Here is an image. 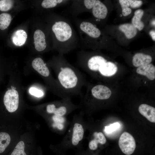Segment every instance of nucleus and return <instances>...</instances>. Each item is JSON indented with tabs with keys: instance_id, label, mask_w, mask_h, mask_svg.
<instances>
[{
	"instance_id": "nucleus-13",
	"label": "nucleus",
	"mask_w": 155,
	"mask_h": 155,
	"mask_svg": "<svg viewBox=\"0 0 155 155\" xmlns=\"http://www.w3.org/2000/svg\"><path fill=\"white\" fill-rule=\"evenodd\" d=\"M136 71L138 74L146 76L150 80L155 78V67L152 64L139 67Z\"/></svg>"
},
{
	"instance_id": "nucleus-25",
	"label": "nucleus",
	"mask_w": 155,
	"mask_h": 155,
	"mask_svg": "<svg viewBox=\"0 0 155 155\" xmlns=\"http://www.w3.org/2000/svg\"><path fill=\"white\" fill-rule=\"evenodd\" d=\"M13 1L11 0H0V10L6 11L11 9L13 7Z\"/></svg>"
},
{
	"instance_id": "nucleus-4",
	"label": "nucleus",
	"mask_w": 155,
	"mask_h": 155,
	"mask_svg": "<svg viewBox=\"0 0 155 155\" xmlns=\"http://www.w3.org/2000/svg\"><path fill=\"white\" fill-rule=\"evenodd\" d=\"M96 0H73L69 11L73 17L91 10Z\"/></svg>"
},
{
	"instance_id": "nucleus-9",
	"label": "nucleus",
	"mask_w": 155,
	"mask_h": 155,
	"mask_svg": "<svg viewBox=\"0 0 155 155\" xmlns=\"http://www.w3.org/2000/svg\"><path fill=\"white\" fill-rule=\"evenodd\" d=\"M33 68L40 74L45 77H48L50 75V71L43 60L40 57L35 59L32 62Z\"/></svg>"
},
{
	"instance_id": "nucleus-10",
	"label": "nucleus",
	"mask_w": 155,
	"mask_h": 155,
	"mask_svg": "<svg viewBox=\"0 0 155 155\" xmlns=\"http://www.w3.org/2000/svg\"><path fill=\"white\" fill-rule=\"evenodd\" d=\"M117 70V66L111 62H106L99 68L97 72L104 76L108 77L115 74Z\"/></svg>"
},
{
	"instance_id": "nucleus-23",
	"label": "nucleus",
	"mask_w": 155,
	"mask_h": 155,
	"mask_svg": "<svg viewBox=\"0 0 155 155\" xmlns=\"http://www.w3.org/2000/svg\"><path fill=\"white\" fill-rule=\"evenodd\" d=\"M10 155H27L25 151V144L22 141H20L16 146Z\"/></svg>"
},
{
	"instance_id": "nucleus-20",
	"label": "nucleus",
	"mask_w": 155,
	"mask_h": 155,
	"mask_svg": "<svg viewBox=\"0 0 155 155\" xmlns=\"http://www.w3.org/2000/svg\"><path fill=\"white\" fill-rule=\"evenodd\" d=\"M10 141V137L8 133L0 132V154L3 153L5 151Z\"/></svg>"
},
{
	"instance_id": "nucleus-6",
	"label": "nucleus",
	"mask_w": 155,
	"mask_h": 155,
	"mask_svg": "<svg viewBox=\"0 0 155 155\" xmlns=\"http://www.w3.org/2000/svg\"><path fill=\"white\" fill-rule=\"evenodd\" d=\"M92 96L98 100H103L108 98L111 96V92L107 87L101 84L93 87L91 89Z\"/></svg>"
},
{
	"instance_id": "nucleus-1",
	"label": "nucleus",
	"mask_w": 155,
	"mask_h": 155,
	"mask_svg": "<svg viewBox=\"0 0 155 155\" xmlns=\"http://www.w3.org/2000/svg\"><path fill=\"white\" fill-rule=\"evenodd\" d=\"M58 85L66 96L80 94L85 84L84 76L77 68L67 60L64 55L59 54L56 58Z\"/></svg>"
},
{
	"instance_id": "nucleus-21",
	"label": "nucleus",
	"mask_w": 155,
	"mask_h": 155,
	"mask_svg": "<svg viewBox=\"0 0 155 155\" xmlns=\"http://www.w3.org/2000/svg\"><path fill=\"white\" fill-rule=\"evenodd\" d=\"M47 112L50 113H54L55 115L62 116L67 112V108L64 106H61L56 108L54 104H50L46 106Z\"/></svg>"
},
{
	"instance_id": "nucleus-22",
	"label": "nucleus",
	"mask_w": 155,
	"mask_h": 155,
	"mask_svg": "<svg viewBox=\"0 0 155 155\" xmlns=\"http://www.w3.org/2000/svg\"><path fill=\"white\" fill-rule=\"evenodd\" d=\"M11 20V17L9 13H3L0 15V29L4 30L9 26Z\"/></svg>"
},
{
	"instance_id": "nucleus-26",
	"label": "nucleus",
	"mask_w": 155,
	"mask_h": 155,
	"mask_svg": "<svg viewBox=\"0 0 155 155\" xmlns=\"http://www.w3.org/2000/svg\"><path fill=\"white\" fill-rule=\"evenodd\" d=\"M120 126V123L117 122L111 124L105 127V132L107 134L112 133L117 131L119 128Z\"/></svg>"
},
{
	"instance_id": "nucleus-11",
	"label": "nucleus",
	"mask_w": 155,
	"mask_h": 155,
	"mask_svg": "<svg viewBox=\"0 0 155 155\" xmlns=\"http://www.w3.org/2000/svg\"><path fill=\"white\" fill-rule=\"evenodd\" d=\"M140 113L151 122H155V108L146 104H141L138 108Z\"/></svg>"
},
{
	"instance_id": "nucleus-33",
	"label": "nucleus",
	"mask_w": 155,
	"mask_h": 155,
	"mask_svg": "<svg viewBox=\"0 0 155 155\" xmlns=\"http://www.w3.org/2000/svg\"><path fill=\"white\" fill-rule=\"evenodd\" d=\"M92 155H97V154H92Z\"/></svg>"
},
{
	"instance_id": "nucleus-3",
	"label": "nucleus",
	"mask_w": 155,
	"mask_h": 155,
	"mask_svg": "<svg viewBox=\"0 0 155 155\" xmlns=\"http://www.w3.org/2000/svg\"><path fill=\"white\" fill-rule=\"evenodd\" d=\"M119 145L121 151L126 155H131L136 148L135 140L129 133L125 132L121 135L119 141Z\"/></svg>"
},
{
	"instance_id": "nucleus-5",
	"label": "nucleus",
	"mask_w": 155,
	"mask_h": 155,
	"mask_svg": "<svg viewBox=\"0 0 155 155\" xmlns=\"http://www.w3.org/2000/svg\"><path fill=\"white\" fill-rule=\"evenodd\" d=\"M19 94L15 90L7 91L3 97V102L6 109L9 112L12 113L18 108L19 105Z\"/></svg>"
},
{
	"instance_id": "nucleus-12",
	"label": "nucleus",
	"mask_w": 155,
	"mask_h": 155,
	"mask_svg": "<svg viewBox=\"0 0 155 155\" xmlns=\"http://www.w3.org/2000/svg\"><path fill=\"white\" fill-rule=\"evenodd\" d=\"M152 60V57L150 55L138 53L133 56L132 63L134 66L139 67L150 63Z\"/></svg>"
},
{
	"instance_id": "nucleus-29",
	"label": "nucleus",
	"mask_w": 155,
	"mask_h": 155,
	"mask_svg": "<svg viewBox=\"0 0 155 155\" xmlns=\"http://www.w3.org/2000/svg\"><path fill=\"white\" fill-rule=\"evenodd\" d=\"M54 123H62L65 122L64 118L61 116L54 115L52 117Z\"/></svg>"
},
{
	"instance_id": "nucleus-32",
	"label": "nucleus",
	"mask_w": 155,
	"mask_h": 155,
	"mask_svg": "<svg viewBox=\"0 0 155 155\" xmlns=\"http://www.w3.org/2000/svg\"><path fill=\"white\" fill-rule=\"evenodd\" d=\"M155 20H153L152 22V24L153 26H155Z\"/></svg>"
},
{
	"instance_id": "nucleus-28",
	"label": "nucleus",
	"mask_w": 155,
	"mask_h": 155,
	"mask_svg": "<svg viewBox=\"0 0 155 155\" xmlns=\"http://www.w3.org/2000/svg\"><path fill=\"white\" fill-rule=\"evenodd\" d=\"M130 6L132 8H138L141 6L143 3L141 0H128Z\"/></svg>"
},
{
	"instance_id": "nucleus-19",
	"label": "nucleus",
	"mask_w": 155,
	"mask_h": 155,
	"mask_svg": "<svg viewBox=\"0 0 155 155\" xmlns=\"http://www.w3.org/2000/svg\"><path fill=\"white\" fill-rule=\"evenodd\" d=\"M70 1L68 0H44L42 1L41 5L43 8L49 9L64 5Z\"/></svg>"
},
{
	"instance_id": "nucleus-14",
	"label": "nucleus",
	"mask_w": 155,
	"mask_h": 155,
	"mask_svg": "<svg viewBox=\"0 0 155 155\" xmlns=\"http://www.w3.org/2000/svg\"><path fill=\"white\" fill-rule=\"evenodd\" d=\"M27 34L23 30H18L13 33L11 37L13 43L17 46H20L25 43L27 38Z\"/></svg>"
},
{
	"instance_id": "nucleus-24",
	"label": "nucleus",
	"mask_w": 155,
	"mask_h": 155,
	"mask_svg": "<svg viewBox=\"0 0 155 155\" xmlns=\"http://www.w3.org/2000/svg\"><path fill=\"white\" fill-rule=\"evenodd\" d=\"M119 3L122 9V13L123 16L129 15L131 12V9L129 7L130 6L128 0H119Z\"/></svg>"
},
{
	"instance_id": "nucleus-31",
	"label": "nucleus",
	"mask_w": 155,
	"mask_h": 155,
	"mask_svg": "<svg viewBox=\"0 0 155 155\" xmlns=\"http://www.w3.org/2000/svg\"><path fill=\"white\" fill-rule=\"evenodd\" d=\"M149 34L152 37V39L155 40V31L154 30H152L149 32Z\"/></svg>"
},
{
	"instance_id": "nucleus-8",
	"label": "nucleus",
	"mask_w": 155,
	"mask_h": 155,
	"mask_svg": "<svg viewBox=\"0 0 155 155\" xmlns=\"http://www.w3.org/2000/svg\"><path fill=\"white\" fill-rule=\"evenodd\" d=\"M34 42L36 49L38 51L45 50L47 46L46 36L44 33L40 29L35 31L34 35Z\"/></svg>"
},
{
	"instance_id": "nucleus-16",
	"label": "nucleus",
	"mask_w": 155,
	"mask_h": 155,
	"mask_svg": "<svg viewBox=\"0 0 155 155\" xmlns=\"http://www.w3.org/2000/svg\"><path fill=\"white\" fill-rule=\"evenodd\" d=\"M94 135V139L91 141L89 144V149L93 151L97 149L98 143L104 144L106 143V141L104 135L101 132H95Z\"/></svg>"
},
{
	"instance_id": "nucleus-30",
	"label": "nucleus",
	"mask_w": 155,
	"mask_h": 155,
	"mask_svg": "<svg viewBox=\"0 0 155 155\" xmlns=\"http://www.w3.org/2000/svg\"><path fill=\"white\" fill-rule=\"evenodd\" d=\"M53 127H57L59 130H62L64 128V125L62 123H54L52 125Z\"/></svg>"
},
{
	"instance_id": "nucleus-17",
	"label": "nucleus",
	"mask_w": 155,
	"mask_h": 155,
	"mask_svg": "<svg viewBox=\"0 0 155 155\" xmlns=\"http://www.w3.org/2000/svg\"><path fill=\"white\" fill-rule=\"evenodd\" d=\"M119 29L124 33L126 37L129 39L134 37L137 32V29L132 24L129 23L120 25L119 26Z\"/></svg>"
},
{
	"instance_id": "nucleus-27",
	"label": "nucleus",
	"mask_w": 155,
	"mask_h": 155,
	"mask_svg": "<svg viewBox=\"0 0 155 155\" xmlns=\"http://www.w3.org/2000/svg\"><path fill=\"white\" fill-rule=\"evenodd\" d=\"M29 92L31 94L38 97H41L44 95L42 91L34 87L30 88Z\"/></svg>"
},
{
	"instance_id": "nucleus-2",
	"label": "nucleus",
	"mask_w": 155,
	"mask_h": 155,
	"mask_svg": "<svg viewBox=\"0 0 155 155\" xmlns=\"http://www.w3.org/2000/svg\"><path fill=\"white\" fill-rule=\"evenodd\" d=\"M51 26L55 46L59 54L64 55L80 46L79 36L69 20L56 15Z\"/></svg>"
},
{
	"instance_id": "nucleus-7",
	"label": "nucleus",
	"mask_w": 155,
	"mask_h": 155,
	"mask_svg": "<svg viewBox=\"0 0 155 155\" xmlns=\"http://www.w3.org/2000/svg\"><path fill=\"white\" fill-rule=\"evenodd\" d=\"M93 16L96 18V21H100L106 18L108 9L106 5L100 0H96L91 10Z\"/></svg>"
},
{
	"instance_id": "nucleus-18",
	"label": "nucleus",
	"mask_w": 155,
	"mask_h": 155,
	"mask_svg": "<svg viewBox=\"0 0 155 155\" xmlns=\"http://www.w3.org/2000/svg\"><path fill=\"white\" fill-rule=\"evenodd\" d=\"M144 13V11L142 9L136 10L135 11L134 15L132 19L133 25L140 31L142 30L144 26V23L141 20Z\"/></svg>"
},
{
	"instance_id": "nucleus-15",
	"label": "nucleus",
	"mask_w": 155,
	"mask_h": 155,
	"mask_svg": "<svg viewBox=\"0 0 155 155\" xmlns=\"http://www.w3.org/2000/svg\"><path fill=\"white\" fill-rule=\"evenodd\" d=\"M84 134V129L82 125L78 123L75 124L72 139V145L74 146L78 145L79 142L82 139Z\"/></svg>"
}]
</instances>
